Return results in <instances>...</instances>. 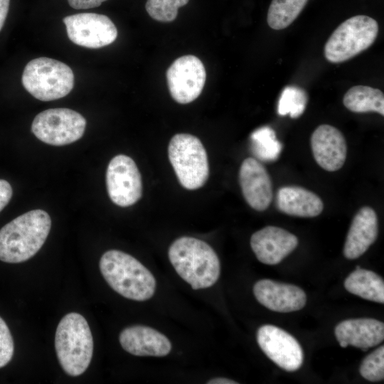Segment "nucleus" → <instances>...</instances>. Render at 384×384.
I'll use <instances>...</instances> for the list:
<instances>
[{"label": "nucleus", "mask_w": 384, "mask_h": 384, "mask_svg": "<svg viewBox=\"0 0 384 384\" xmlns=\"http://www.w3.org/2000/svg\"><path fill=\"white\" fill-rule=\"evenodd\" d=\"M334 332L341 347L351 345L366 351L383 341L384 324L369 318L347 319L340 322Z\"/></svg>", "instance_id": "nucleus-18"}, {"label": "nucleus", "mask_w": 384, "mask_h": 384, "mask_svg": "<svg viewBox=\"0 0 384 384\" xmlns=\"http://www.w3.org/2000/svg\"><path fill=\"white\" fill-rule=\"evenodd\" d=\"M239 183L246 202L257 211L265 210L272 201V183L263 164L256 159H245L240 167Z\"/></svg>", "instance_id": "nucleus-13"}, {"label": "nucleus", "mask_w": 384, "mask_h": 384, "mask_svg": "<svg viewBox=\"0 0 384 384\" xmlns=\"http://www.w3.org/2000/svg\"><path fill=\"white\" fill-rule=\"evenodd\" d=\"M69 39L76 45L99 48L113 43L117 30L111 19L95 13H81L63 18Z\"/></svg>", "instance_id": "nucleus-10"}, {"label": "nucleus", "mask_w": 384, "mask_h": 384, "mask_svg": "<svg viewBox=\"0 0 384 384\" xmlns=\"http://www.w3.org/2000/svg\"><path fill=\"white\" fill-rule=\"evenodd\" d=\"M257 300L267 309L277 312H292L306 304L305 292L299 287L270 279L257 281L253 287Z\"/></svg>", "instance_id": "nucleus-16"}, {"label": "nucleus", "mask_w": 384, "mask_h": 384, "mask_svg": "<svg viewBox=\"0 0 384 384\" xmlns=\"http://www.w3.org/2000/svg\"><path fill=\"white\" fill-rule=\"evenodd\" d=\"M378 33V22L366 15L352 16L341 23L324 46V56L332 63L346 61L368 48Z\"/></svg>", "instance_id": "nucleus-7"}, {"label": "nucleus", "mask_w": 384, "mask_h": 384, "mask_svg": "<svg viewBox=\"0 0 384 384\" xmlns=\"http://www.w3.org/2000/svg\"><path fill=\"white\" fill-rule=\"evenodd\" d=\"M21 80L24 88L35 98L50 101L69 94L74 85V74L66 64L41 57L27 63Z\"/></svg>", "instance_id": "nucleus-5"}, {"label": "nucleus", "mask_w": 384, "mask_h": 384, "mask_svg": "<svg viewBox=\"0 0 384 384\" xmlns=\"http://www.w3.org/2000/svg\"><path fill=\"white\" fill-rule=\"evenodd\" d=\"M297 237L275 226H266L254 233L250 246L257 260L266 265H277L297 246Z\"/></svg>", "instance_id": "nucleus-14"}, {"label": "nucleus", "mask_w": 384, "mask_h": 384, "mask_svg": "<svg viewBox=\"0 0 384 384\" xmlns=\"http://www.w3.org/2000/svg\"><path fill=\"white\" fill-rule=\"evenodd\" d=\"M189 0H147L145 9L149 15L156 21L169 23L174 21L179 7L188 4Z\"/></svg>", "instance_id": "nucleus-26"}, {"label": "nucleus", "mask_w": 384, "mask_h": 384, "mask_svg": "<svg viewBox=\"0 0 384 384\" xmlns=\"http://www.w3.org/2000/svg\"><path fill=\"white\" fill-rule=\"evenodd\" d=\"M14 341L6 322L0 316V368L11 360L14 354Z\"/></svg>", "instance_id": "nucleus-28"}, {"label": "nucleus", "mask_w": 384, "mask_h": 384, "mask_svg": "<svg viewBox=\"0 0 384 384\" xmlns=\"http://www.w3.org/2000/svg\"><path fill=\"white\" fill-rule=\"evenodd\" d=\"M250 139L251 152L258 161L272 162L279 158L282 145L270 127L257 129L251 134Z\"/></svg>", "instance_id": "nucleus-24"}, {"label": "nucleus", "mask_w": 384, "mask_h": 384, "mask_svg": "<svg viewBox=\"0 0 384 384\" xmlns=\"http://www.w3.org/2000/svg\"><path fill=\"white\" fill-rule=\"evenodd\" d=\"M343 103L353 112H374L384 115V95L377 88L365 85L353 86L344 95Z\"/></svg>", "instance_id": "nucleus-22"}, {"label": "nucleus", "mask_w": 384, "mask_h": 384, "mask_svg": "<svg viewBox=\"0 0 384 384\" xmlns=\"http://www.w3.org/2000/svg\"><path fill=\"white\" fill-rule=\"evenodd\" d=\"M48 213L36 209L23 213L0 229V260L19 263L32 257L44 244L50 230Z\"/></svg>", "instance_id": "nucleus-1"}, {"label": "nucleus", "mask_w": 384, "mask_h": 384, "mask_svg": "<svg viewBox=\"0 0 384 384\" xmlns=\"http://www.w3.org/2000/svg\"><path fill=\"white\" fill-rule=\"evenodd\" d=\"M307 102V94L303 89L287 86L281 93L277 112L281 116L289 114L293 119L298 118L304 112Z\"/></svg>", "instance_id": "nucleus-25"}, {"label": "nucleus", "mask_w": 384, "mask_h": 384, "mask_svg": "<svg viewBox=\"0 0 384 384\" xmlns=\"http://www.w3.org/2000/svg\"><path fill=\"white\" fill-rule=\"evenodd\" d=\"M100 270L108 284L118 294L134 301H146L154 294L152 273L132 255L117 250L105 252Z\"/></svg>", "instance_id": "nucleus-3"}, {"label": "nucleus", "mask_w": 384, "mask_h": 384, "mask_svg": "<svg viewBox=\"0 0 384 384\" xmlns=\"http://www.w3.org/2000/svg\"><path fill=\"white\" fill-rule=\"evenodd\" d=\"M311 147L316 163L327 171H336L344 164L347 144L343 134L329 124L319 125L311 137Z\"/></svg>", "instance_id": "nucleus-15"}, {"label": "nucleus", "mask_w": 384, "mask_h": 384, "mask_svg": "<svg viewBox=\"0 0 384 384\" xmlns=\"http://www.w3.org/2000/svg\"><path fill=\"white\" fill-rule=\"evenodd\" d=\"M378 232L375 210L364 206L356 213L348 230L343 247L346 258L354 260L361 256L376 240Z\"/></svg>", "instance_id": "nucleus-19"}, {"label": "nucleus", "mask_w": 384, "mask_h": 384, "mask_svg": "<svg viewBox=\"0 0 384 384\" xmlns=\"http://www.w3.org/2000/svg\"><path fill=\"white\" fill-rule=\"evenodd\" d=\"M107 0H68L69 5L75 9H87L100 6Z\"/></svg>", "instance_id": "nucleus-30"}, {"label": "nucleus", "mask_w": 384, "mask_h": 384, "mask_svg": "<svg viewBox=\"0 0 384 384\" xmlns=\"http://www.w3.org/2000/svg\"><path fill=\"white\" fill-rule=\"evenodd\" d=\"M168 155L183 188L196 190L205 184L209 166L206 151L198 138L190 134H175L169 142Z\"/></svg>", "instance_id": "nucleus-6"}, {"label": "nucleus", "mask_w": 384, "mask_h": 384, "mask_svg": "<svg viewBox=\"0 0 384 384\" xmlns=\"http://www.w3.org/2000/svg\"><path fill=\"white\" fill-rule=\"evenodd\" d=\"M276 206L283 213L301 218L316 217L324 209V203L319 196L295 186H284L277 191Z\"/></svg>", "instance_id": "nucleus-20"}, {"label": "nucleus", "mask_w": 384, "mask_h": 384, "mask_svg": "<svg viewBox=\"0 0 384 384\" xmlns=\"http://www.w3.org/2000/svg\"><path fill=\"white\" fill-rule=\"evenodd\" d=\"M208 384H237L238 382L225 378H215L209 380Z\"/></svg>", "instance_id": "nucleus-32"}, {"label": "nucleus", "mask_w": 384, "mask_h": 384, "mask_svg": "<svg viewBox=\"0 0 384 384\" xmlns=\"http://www.w3.org/2000/svg\"><path fill=\"white\" fill-rule=\"evenodd\" d=\"M259 346L265 355L287 371L298 370L303 363V351L291 334L272 325H264L257 332Z\"/></svg>", "instance_id": "nucleus-12"}, {"label": "nucleus", "mask_w": 384, "mask_h": 384, "mask_svg": "<svg viewBox=\"0 0 384 384\" xmlns=\"http://www.w3.org/2000/svg\"><path fill=\"white\" fill-rule=\"evenodd\" d=\"M106 185L110 200L121 207L136 203L142 195V177L134 160L119 154L110 161L106 171Z\"/></svg>", "instance_id": "nucleus-9"}, {"label": "nucleus", "mask_w": 384, "mask_h": 384, "mask_svg": "<svg viewBox=\"0 0 384 384\" xmlns=\"http://www.w3.org/2000/svg\"><path fill=\"white\" fill-rule=\"evenodd\" d=\"M344 287L351 294L363 299L383 304V279L373 271L357 267L345 279Z\"/></svg>", "instance_id": "nucleus-21"}, {"label": "nucleus", "mask_w": 384, "mask_h": 384, "mask_svg": "<svg viewBox=\"0 0 384 384\" xmlns=\"http://www.w3.org/2000/svg\"><path fill=\"white\" fill-rule=\"evenodd\" d=\"M85 127V119L78 112L68 108H53L35 117L31 131L44 143L63 146L80 139Z\"/></svg>", "instance_id": "nucleus-8"}, {"label": "nucleus", "mask_w": 384, "mask_h": 384, "mask_svg": "<svg viewBox=\"0 0 384 384\" xmlns=\"http://www.w3.org/2000/svg\"><path fill=\"white\" fill-rule=\"evenodd\" d=\"M206 78V73L203 63L192 55L176 59L166 71L170 94L180 104L195 100L203 90Z\"/></svg>", "instance_id": "nucleus-11"}, {"label": "nucleus", "mask_w": 384, "mask_h": 384, "mask_svg": "<svg viewBox=\"0 0 384 384\" xmlns=\"http://www.w3.org/2000/svg\"><path fill=\"white\" fill-rule=\"evenodd\" d=\"M363 378L370 381L384 378V346H381L368 354L362 361L359 369Z\"/></svg>", "instance_id": "nucleus-27"}, {"label": "nucleus", "mask_w": 384, "mask_h": 384, "mask_svg": "<svg viewBox=\"0 0 384 384\" xmlns=\"http://www.w3.org/2000/svg\"><path fill=\"white\" fill-rule=\"evenodd\" d=\"M122 347L137 356L162 357L171 350L168 338L149 326L136 325L123 329L119 337Z\"/></svg>", "instance_id": "nucleus-17"}, {"label": "nucleus", "mask_w": 384, "mask_h": 384, "mask_svg": "<svg viewBox=\"0 0 384 384\" xmlns=\"http://www.w3.org/2000/svg\"><path fill=\"white\" fill-rule=\"evenodd\" d=\"M13 193L10 183L4 179H0V212L9 203Z\"/></svg>", "instance_id": "nucleus-29"}, {"label": "nucleus", "mask_w": 384, "mask_h": 384, "mask_svg": "<svg viewBox=\"0 0 384 384\" xmlns=\"http://www.w3.org/2000/svg\"><path fill=\"white\" fill-rule=\"evenodd\" d=\"M308 0H272L267 16L269 26L274 30L284 29L297 18Z\"/></svg>", "instance_id": "nucleus-23"}, {"label": "nucleus", "mask_w": 384, "mask_h": 384, "mask_svg": "<svg viewBox=\"0 0 384 384\" xmlns=\"http://www.w3.org/2000/svg\"><path fill=\"white\" fill-rule=\"evenodd\" d=\"M55 348L60 365L68 375L78 376L87 370L92 357L93 338L81 314L71 312L60 321Z\"/></svg>", "instance_id": "nucleus-4"}, {"label": "nucleus", "mask_w": 384, "mask_h": 384, "mask_svg": "<svg viewBox=\"0 0 384 384\" xmlns=\"http://www.w3.org/2000/svg\"><path fill=\"white\" fill-rule=\"evenodd\" d=\"M10 0H0V31L6 18Z\"/></svg>", "instance_id": "nucleus-31"}, {"label": "nucleus", "mask_w": 384, "mask_h": 384, "mask_svg": "<svg viewBox=\"0 0 384 384\" xmlns=\"http://www.w3.org/2000/svg\"><path fill=\"white\" fill-rule=\"evenodd\" d=\"M169 259L178 274L193 289H206L219 278L220 265L214 250L206 242L183 236L170 245Z\"/></svg>", "instance_id": "nucleus-2"}]
</instances>
